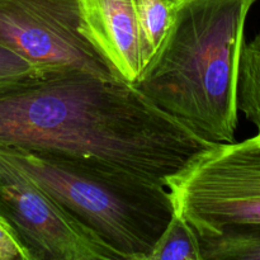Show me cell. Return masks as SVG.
I'll list each match as a JSON object with an SVG mask.
<instances>
[{
	"label": "cell",
	"instance_id": "7",
	"mask_svg": "<svg viewBox=\"0 0 260 260\" xmlns=\"http://www.w3.org/2000/svg\"><path fill=\"white\" fill-rule=\"evenodd\" d=\"M81 32L114 75L136 83L146 66L135 0H78Z\"/></svg>",
	"mask_w": 260,
	"mask_h": 260
},
{
	"label": "cell",
	"instance_id": "11",
	"mask_svg": "<svg viewBox=\"0 0 260 260\" xmlns=\"http://www.w3.org/2000/svg\"><path fill=\"white\" fill-rule=\"evenodd\" d=\"M147 260H203L198 234L174 212Z\"/></svg>",
	"mask_w": 260,
	"mask_h": 260
},
{
	"label": "cell",
	"instance_id": "13",
	"mask_svg": "<svg viewBox=\"0 0 260 260\" xmlns=\"http://www.w3.org/2000/svg\"><path fill=\"white\" fill-rule=\"evenodd\" d=\"M0 260H33L14 226L0 213Z\"/></svg>",
	"mask_w": 260,
	"mask_h": 260
},
{
	"label": "cell",
	"instance_id": "4",
	"mask_svg": "<svg viewBox=\"0 0 260 260\" xmlns=\"http://www.w3.org/2000/svg\"><path fill=\"white\" fill-rule=\"evenodd\" d=\"M174 211L200 238L233 226L260 225V131L212 144L167 179Z\"/></svg>",
	"mask_w": 260,
	"mask_h": 260
},
{
	"label": "cell",
	"instance_id": "12",
	"mask_svg": "<svg viewBox=\"0 0 260 260\" xmlns=\"http://www.w3.org/2000/svg\"><path fill=\"white\" fill-rule=\"evenodd\" d=\"M37 76L41 74L29 62L0 46V89Z\"/></svg>",
	"mask_w": 260,
	"mask_h": 260
},
{
	"label": "cell",
	"instance_id": "9",
	"mask_svg": "<svg viewBox=\"0 0 260 260\" xmlns=\"http://www.w3.org/2000/svg\"><path fill=\"white\" fill-rule=\"evenodd\" d=\"M183 0H135L146 65L164 42Z\"/></svg>",
	"mask_w": 260,
	"mask_h": 260
},
{
	"label": "cell",
	"instance_id": "2",
	"mask_svg": "<svg viewBox=\"0 0 260 260\" xmlns=\"http://www.w3.org/2000/svg\"><path fill=\"white\" fill-rule=\"evenodd\" d=\"M254 3L183 0L164 42L134 83L211 144L236 141L239 69Z\"/></svg>",
	"mask_w": 260,
	"mask_h": 260
},
{
	"label": "cell",
	"instance_id": "5",
	"mask_svg": "<svg viewBox=\"0 0 260 260\" xmlns=\"http://www.w3.org/2000/svg\"><path fill=\"white\" fill-rule=\"evenodd\" d=\"M0 46L41 76L83 73L118 79L81 32L78 0H0Z\"/></svg>",
	"mask_w": 260,
	"mask_h": 260
},
{
	"label": "cell",
	"instance_id": "8",
	"mask_svg": "<svg viewBox=\"0 0 260 260\" xmlns=\"http://www.w3.org/2000/svg\"><path fill=\"white\" fill-rule=\"evenodd\" d=\"M200 240L203 260H260V225L233 226Z\"/></svg>",
	"mask_w": 260,
	"mask_h": 260
},
{
	"label": "cell",
	"instance_id": "3",
	"mask_svg": "<svg viewBox=\"0 0 260 260\" xmlns=\"http://www.w3.org/2000/svg\"><path fill=\"white\" fill-rule=\"evenodd\" d=\"M0 156L118 251L147 260L174 216L164 184L96 160L2 149Z\"/></svg>",
	"mask_w": 260,
	"mask_h": 260
},
{
	"label": "cell",
	"instance_id": "6",
	"mask_svg": "<svg viewBox=\"0 0 260 260\" xmlns=\"http://www.w3.org/2000/svg\"><path fill=\"white\" fill-rule=\"evenodd\" d=\"M0 213L33 260H123L65 206L0 156Z\"/></svg>",
	"mask_w": 260,
	"mask_h": 260
},
{
	"label": "cell",
	"instance_id": "1",
	"mask_svg": "<svg viewBox=\"0 0 260 260\" xmlns=\"http://www.w3.org/2000/svg\"><path fill=\"white\" fill-rule=\"evenodd\" d=\"M212 145L134 84L83 73L0 89V147L96 160L167 184Z\"/></svg>",
	"mask_w": 260,
	"mask_h": 260
},
{
	"label": "cell",
	"instance_id": "10",
	"mask_svg": "<svg viewBox=\"0 0 260 260\" xmlns=\"http://www.w3.org/2000/svg\"><path fill=\"white\" fill-rule=\"evenodd\" d=\"M239 111L260 131V33L244 43L239 69Z\"/></svg>",
	"mask_w": 260,
	"mask_h": 260
}]
</instances>
